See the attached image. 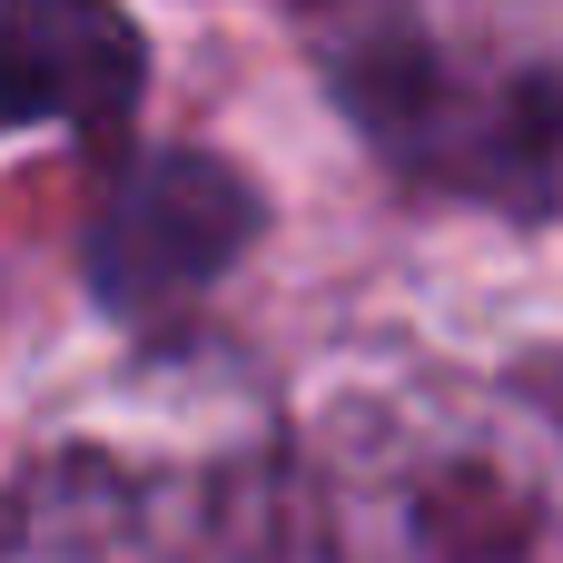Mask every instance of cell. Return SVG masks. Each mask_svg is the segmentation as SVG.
<instances>
[{
	"label": "cell",
	"instance_id": "6da1fadb",
	"mask_svg": "<svg viewBox=\"0 0 563 563\" xmlns=\"http://www.w3.org/2000/svg\"><path fill=\"white\" fill-rule=\"evenodd\" d=\"M307 515L317 563H563V416L495 376L346 396Z\"/></svg>",
	"mask_w": 563,
	"mask_h": 563
},
{
	"label": "cell",
	"instance_id": "7a4b0ae2",
	"mask_svg": "<svg viewBox=\"0 0 563 563\" xmlns=\"http://www.w3.org/2000/svg\"><path fill=\"white\" fill-rule=\"evenodd\" d=\"M336 119L406 198L544 228L563 208V69L465 59L426 0H287Z\"/></svg>",
	"mask_w": 563,
	"mask_h": 563
},
{
	"label": "cell",
	"instance_id": "3957f363",
	"mask_svg": "<svg viewBox=\"0 0 563 563\" xmlns=\"http://www.w3.org/2000/svg\"><path fill=\"white\" fill-rule=\"evenodd\" d=\"M0 563H297L267 445L59 435L0 495Z\"/></svg>",
	"mask_w": 563,
	"mask_h": 563
},
{
	"label": "cell",
	"instance_id": "277c9868",
	"mask_svg": "<svg viewBox=\"0 0 563 563\" xmlns=\"http://www.w3.org/2000/svg\"><path fill=\"white\" fill-rule=\"evenodd\" d=\"M267 238V188L218 148H129L79 228V277L129 336L188 327L218 277Z\"/></svg>",
	"mask_w": 563,
	"mask_h": 563
},
{
	"label": "cell",
	"instance_id": "5b68a950",
	"mask_svg": "<svg viewBox=\"0 0 563 563\" xmlns=\"http://www.w3.org/2000/svg\"><path fill=\"white\" fill-rule=\"evenodd\" d=\"M148 89V40L119 0H0V129L119 139Z\"/></svg>",
	"mask_w": 563,
	"mask_h": 563
}]
</instances>
